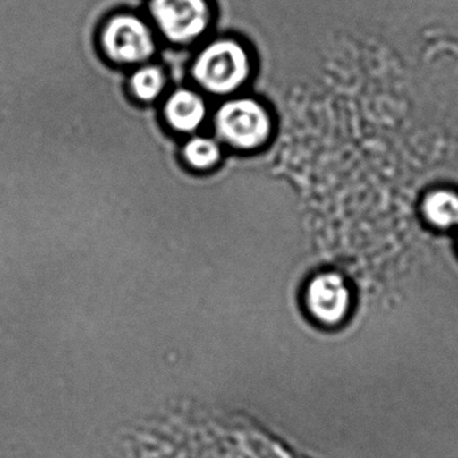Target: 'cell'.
<instances>
[{"mask_svg":"<svg viewBox=\"0 0 458 458\" xmlns=\"http://www.w3.org/2000/svg\"><path fill=\"white\" fill-rule=\"evenodd\" d=\"M163 114L176 132L192 133L199 130L208 117V104L195 90L178 89L168 96Z\"/></svg>","mask_w":458,"mask_h":458,"instance_id":"cell-6","label":"cell"},{"mask_svg":"<svg viewBox=\"0 0 458 458\" xmlns=\"http://www.w3.org/2000/svg\"><path fill=\"white\" fill-rule=\"evenodd\" d=\"M423 216L426 221L438 229H449L458 225V195L439 190L431 192L423 200Z\"/></svg>","mask_w":458,"mask_h":458,"instance_id":"cell-7","label":"cell"},{"mask_svg":"<svg viewBox=\"0 0 458 458\" xmlns=\"http://www.w3.org/2000/svg\"><path fill=\"white\" fill-rule=\"evenodd\" d=\"M182 155L189 167L191 170L199 171V173L213 170L222 159L219 144L213 139L203 138V136H195V138L190 139L184 144Z\"/></svg>","mask_w":458,"mask_h":458,"instance_id":"cell-8","label":"cell"},{"mask_svg":"<svg viewBox=\"0 0 458 458\" xmlns=\"http://www.w3.org/2000/svg\"><path fill=\"white\" fill-rule=\"evenodd\" d=\"M101 49L117 65H140L157 53V41L149 26L132 14H117L101 30Z\"/></svg>","mask_w":458,"mask_h":458,"instance_id":"cell-3","label":"cell"},{"mask_svg":"<svg viewBox=\"0 0 458 458\" xmlns=\"http://www.w3.org/2000/svg\"><path fill=\"white\" fill-rule=\"evenodd\" d=\"M305 304L316 321L324 326H336L350 313L351 291L337 273H320L308 284Z\"/></svg>","mask_w":458,"mask_h":458,"instance_id":"cell-5","label":"cell"},{"mask_svg":"<svg viewBox=\"0 0 458 458\" xmlns=\"http://www.w3.org/2000/svg\"><path fill=\"white\" fill-rule=\"evenodd\" d=\"M149 12L160 33L171 44H192L211 25L208 0H151Z\"/></svg>","mask_w":458,"mask_h":458,"instance_id":"cell-4","label":"cell"},{"mask_svg":"<svg viewBox=\"0 0 458 458\" xmlns=\"http://www.w3.org/2000/svg\"><path fill=\"white\" fill-rule=\"evenodd\" d=\"M167 84V77L160 66L143 65L130 79L131 92L143 103L157 100Z\"/></svg>","mask_w":458,"mask_h":458,"instance_id":"cell-9","label":"cell"},{"mask_svg":"<svg viewBox=\"0 0 458 458\" xmlns=\"http://www.w3.org/2000/svg\"><path fill=\"white\" fill-rule=\"evenodd\" d=\"M214 127L227 146L251 151L264 146L270 138L272 119L265 106L254 98H230L216 109Z\"/></svg>","mask_w":458,"mask_h":458,"instance_id":"cell-2","label":"cell"},{"mask_svg":"<svg viewBox=\"0 0 458 458\" xmlns=\"http://www.w3.org/2000/svg\"><path fill=\"white\" fill-rule=\"evenodd\" d=\"M251 73V60L241 42L216 39L200 50L192 65V77L206 92L227 96L240 89Z\"/></svg>","mask_w":458,"mask_h":458,"instance_id":"cell-1","label":"cell"}]
</instances>
